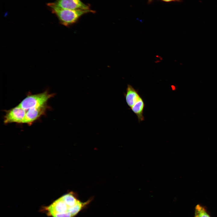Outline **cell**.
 Listing matches in <instances>:
<instances>
[{"label":"cell","mask_w":217,"mask_h":217,"mask_svg":"<svg viewBox=\"0 0 217 217\" xmlns=\"http://www.w3.org/2000/svg\"><path fill=\"white\" fill-rule=\"evenodd\" d=\"M124 96L126 103L131 108L141 97L137 90L130 84H128Z\"/></svg>","instance_id":"obj_7"},{"label":"cell","mask_w":217,"mask_h":217,"mask_svg":"<svg viewBox=\"0 0 217 217\" xmlns=\"http://www.w3.org/2000/svg\"><path fill=\"white\" fill-rule=\"evenodd\" d=\"M48 6L58 8L71 10H89L90 6L84 3L81 0H56L52 3H49Z\"/></svg>","instance_id":"obj_4"},{"label":"cell","mask_w":217,"mask_h":217,"mask_svg":"<svg viewBox=\"0 0 217 217\" xmlns=\"http://www.w3.org/2000/svg\"><path fill=\"white\" fill-rule=\"evenodd\" d=\"M195 217H211L205 208L198 204L195 208Z\"/></svg>","instance_id":"obj_9"},{"label":"cell","mask_w":217,"mask_h":217,"mask_svg":"<svg viewBox=\"0 0 217 217\" xmlns=\"http://www.w3.org/2000/svg\"><path fill=\"white\" fill-rule=\"evenodd\" d=\"M52 13L58 17L60 23L67 27H70L77 23L83 15L89 13H94L95 11L89 10H71L58 8L48 6Z\"/></svg>","instance_id":"obj_2"},{"label":"cell","mask_w":217,"mask_h":217,"mask_svg":"<svg viewBox=\"0 0 217 217\" xmlns=\"http://www.w3.org/2000/svg\"><path fill=\"white\" fill-rule=\"evenodd\" d=\"M162 1L166 2H181V0H161Z\"/></svg>","instance_id":"obj_10"},{"label":"cell","mask_w":217,"mask_h":217,"mask_svg":"<svg viewBox=\"0 0 217 217\" xmlns=\"http://www.w3.org/2000/svg\"><path fill=\"white\" fill-rule=\"evenodd\" d=\"M148 0V2L149 3H150L151 2H152V1L154 0Z\"/></svg>","instance_id":"obj_11"},{"label":"cell","mask_w":217,"mask_h":217,"mask_svg":"<svg viewBox=\"0 0 217 217\" xmlns=\"http://www.w3.org/2000/svg\"><path fill=\"white\" fill-rule=\"evenodd\" d=\"M48 107L46 104L41 106L29 109L26 112L23 123L31 125L42 115L45 114Z\"/></svg>","instance_id":"obj_6"},{"label":"cell","mask_w":217,"mask_h":217,"mask_svg":"<svg viewBox=\"0 0 217 217\" xmlns=\"http://www.w3.org/2000/svg\"><path fill=\"white\" fill-rule=\"evenodd\" d=\"M55 94L49 93L47 91L42 93L27 96L18 105L25 110L37 107L47 104L49 99Z\"/></svg>","instance_id":"obj_3"},{"label":"cell","mask_w":217,"mask_h":217,"mask_svg":"<svg viewBox=\"0 0 217 217\" xmlns=\"http://www.w3.org/2000/svg\"><path fill=\"white\" fill-rule=\"evenodd\" d=\"M92 200V198H91L83 202L77 193L71 191L63 195L50 205L42 206L40 210L50 217H76L88 207Z\"/></svg>","instance_id":"obj_1"},{"label":"cell","mask_w":217,"mask_h":217,"mask_svg":"<svg viewBox=\"0 0 217 217\" xmlns=\"http://www.w3.org/2000/svg\"><path fill=\"white\" fill-rule=\"evenodd\" d=\"M4 116V123L5 124L15 123H23L26 113V110L18 105L5 111Z\"/></svg>","instance_id":"obj_5"},{"label":"cell","mask_w":217,"mask_h":217,"mask_svg":"<svg viewBox=\"0 0 217 217\" xmlns=\"http://www.w3.org/2000/svg\"><path fill=\"white\" fill-rule=\"evenodd\" d=\"M145 105L143 99L140 97L130 109L137 115L139 122L144 120L143 112Z\"/></svg>","instance_id":"obj_8"}]
</instances>
